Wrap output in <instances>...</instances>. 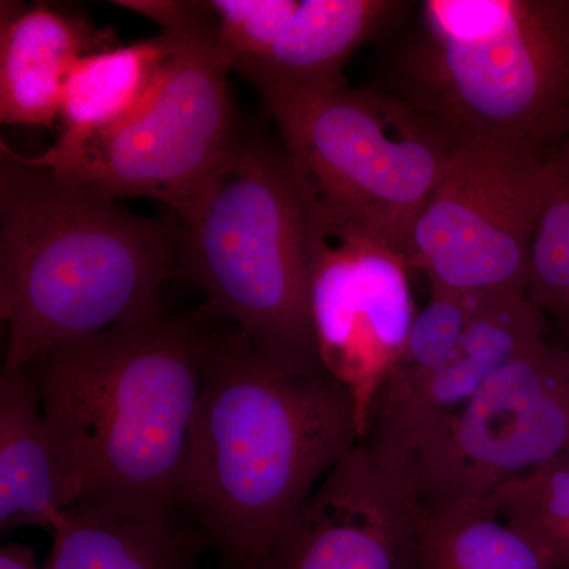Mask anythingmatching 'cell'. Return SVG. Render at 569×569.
Returning a JSON list of instances; mask_svg holds the SVG:
<instances>
[{
	"label": "cell",
	"mask_w": 569,
	"mask_h": 569,
	"mask_svg": "<svg viewBox=\"0 0 569 569\" xmlns=\"http://www.w3.org/2000/svg\"><path fill=\"white\" fill-rule=\"evenodd\" d=\"M200 538L176 516L74 505L52 531L44 569H192Z\"/></svg>",
	"instance_id": "e0dca14e"
},
{
	"label": "cell",
	"mask_w": 569,
	"mask_h": 569,
	"mask_svg": "<svg viewBox=\"0 0 569 569\" xmlns=\"http://www.w3.org/2000/svg\"><path fill=\"white\" fill-rule=\"evenodd\" d=\"M181 234L0 148L2 372L162 309Z\"/></svg>",
	"instance_id": "3957f363"
},
{
	"label": "cell",
	"mask_w": 569,
	"mask_h": 569,
	"mask_svg": "<svg viewBox=\"0 0 569 569\" xmlns=\"http://www.w3.org/2000/svg\"><path fill=\"white\" fill-rule=\"evenodd\" d=\"M73 507L54 438L28 370L0 377V530L54 531Z\"/></svg>",
	"instance_id": "9a60e30c"
},
{
	"label": "cell",
	"mask_w": 569,
	"mask_h": 569,
	"mask_svg": "<svg viewBox=\"0 0 569 569\" xmlns=\"http://www.w3.org/2000/svg\"><path fill=\"white\" fill-rule=\"evenodd\" d=\"M211 7L217 36L234 70L269 50L295 0H211Z\"/></svg>",
	"instance_id": "44dd1931"
},
{
	"label": "cell",
	"mask_w": 569,
	"mask_h": 569,
	"mask_svg": "<svg viewBox=\"0 0 569 569\" xmlns=\"http://www.w3.org/2000/svg\"><path fill=\"white\" fill-rule=\"evenodd\" d=\"M569 451V350L548 337L422 441L400 482L421 505L489 503Z\"/></svg>",
	"instance_id": "ba28073f"
},
{
	"label": "cell",
	"mask_w": 569,
	"mask_h": 569,
	"mask_svg": "<svg viewBox=\"0 0 569 569\" xmlns=\"http://www.w3.org/2000/svg\"><path fill=\"white\" fill-rule=\"evenodd\" d=\"M148 96L126 119L66 156H33L110 200L149 198L183 220L234 151L244 130L236 121L228 74L211 10L174 32Z\"/></svg>",
	"instance_id": "52a82bcc"
},
{
	"label": "cell",
	"mask_w": 569,
	"mask_h": 569,
	"mask_svg": "<svg viewBox=\"0 0 569 569\" xmlns=\"http://www.w3.org/2000/svg\"><path fill=\"white\" fill-rule=\"evenodd\" d=\"M310 227L309 318L318 359L351 399L361 440L418 317L406 254L350 230Z\"/></svg>",
	"instance_id": "30bf717a"
},
{
	"label": "cell",
	"mask_w": 569,
	"mask_h": 569,
	"mask_svg": "<svg viewBox=\"0 0 569 569\" xmlns=\"http://www.w3.org/2000/svg\"><path fill=\"white\" fill-rule=\"evenodd\" d=\"M0 569H44L39 567L28 546L7 545L0 549Z\"/></svg>",
	"instance_id": "7402d4cb"
},
{
	"label": "cell",
	"mask_w": 569,
	"mask_h": 569,
	"mask_svg": "<svg viewBox=\"0 0 569 569\" xmlns=\"http://www.w3.org/2000/svg\"><path fill=\"white\" fill-rule=\"evenodd\" d=\"M410 10L397 0H295L269 50L234 70L260 96L346 81L351 56L396 32Z\"/></svg>",
	"instance_id": "4fadbf2b"
},
{
	"label": "cell",
	"mask_w": 569,
	"mask_h": 569,
	"mask_svg": "<svg viewBox=\"0 0 569 569\" xmlns=\"http://www.w3.org/2000/svg\"><path fill=\"white\" fill-rule=\"evenodd\" d=\"M490 507L569 569V451L498 490Z\"/></svg>",
	"instance_id": "ffe728a7"
},
{
	"label": "cell",
	"mask_w": 569,
	"mask_h": 569,
	"mask_svg": "<svg viewBox=\"0 0 569 569\" xmlns=\"http://www.w3.org/2000/svg\"><path fill=\"white\" fill-rule=\"evenodd\" d=\"M392 47L389 92L456 137L549 159L569 141V0H426Z\"/></svg>",
	"instance_id": "277c9868"
},
{
	"label": "cell",
	"mask_w": 569,
	"mask_h": 569,
	"mask_svg": "<svg viewBox=\"0 0 569 569\" xmlns=\"http://www.w3.org/2000/svg\"><path fill=\"white\" fill-rule=\"evenodd\" d=\"M173 43L163 33L130 44H112L81 56L62 89V133L47 156H66L126 121L138 107L164 63Z\"/></svg>",
	"instance_id": "2e32d148"
},
{
	"label": "cell",
	"mask_w": 569,
	"mask_h": 569,
	"mask_svg": "<svg viewBox=\"0 0 569 569\" xmlns=\"http://www.w3.org/2000/svg\"><path fill=\"white\" fill-rule=\"evenodd\" d=\"M418 503L359 441L257 569H417Z\"/></svg>",
	"instance_id": "8fae6325"
},
{
	"label": "cell",
	"mask_w": 569,
	"mask_h": 569,
	"mask_svg": "<svg viewBox=\"0 0 569 569\" xmlns=\"http://www.w3.org/2000/svg\"><path fill=\"white\" fill-rule=\"evenodd\" d=\"M209 337L160 309L62 343L28 367L74 505L176 516Z\"/></svg>",
	"instance_id": "6da1fadb"
},
{
	"label": "cell",
	"mask_w": 569,
	"mask_h": 569,
	"mask_svg": "<svg viewBox=\"0 0 569 569\" xmlns=\"http://www.w3.org/2000/svg\"><path fill=\"white\" fill-rule=\"evenodd\" d=\"M359 441L353 399L325 370L284 369L238 329L211 332L181 508L224 560L257 569Z\"/></svg>",
	"instance_id": "7a4b0ae2"
},
{
	"label": "cell",
	"mask_w": 569,
	"mask_h": 569,
	"mask_svg": "<svg viewBox=\"0 0 569 569\" xmlns=\"http://www.w3.org/2000/svg\"><path fill=\"white\" fill-rule=\"evenodd\" d=\"M112 47L81 14L39 2L0 7V119L7 126L51 127L61 112L71 67Z\"/></svg>",
	"instance_id": "5bb4252c"
},
{
	"label": "cell",
	"mask_w": 569,
	"mask_h": 569,
	"mask_svg": "<svg viewBox=\"0 0 569 569\" xmlns=\"http://www.w3.org/2000/svg\"><path fill=\"white\" fill-rule=\"evenodd\" d=\"M548 160L511 142L458 137L406 254L430 293L526 296Z\"/></svg>",
	"instance_id": "9c48e42d"
},
{
	"label": "cell",
	"mask_w": 569,
	"mask_h": 569,
	"mask_svg": "<svg viewBox=\"0 0 569 569\" xmlns=\"http://www.w3.org/2000/svg\"><path fill=\"white\" fill-rule=\"evenodd\" d=\"M526 298L569 350V141L548 160V181L530 241Z\"/></svg>",
	"instance_id": "d6986e66"
},
{
	"label": "cell",
	"mask_w": 569,
	"mask_h": 569,
	"mask_svg": "<svg viewBox=\"0 0 569 569\" xmlns=\"http://www.w3.org/2000/svg\"><path fill=\"white\" fill-rule=\"evenodd\" d=\"M417 569L557 568L489 503H418Z\"/></svg>",
	"instance_id": "ac0fdd59"
},
{
	"label": "cell",
	"mask_w": 569,
	"mask_h": 569,
	"mask_svg": "<svg viewBox=\"0 0 569 569\" xmlns=\"http://www.w3.org/2000/svg\"><path fill=\"white\" fill-rule=\"evenodd\" d=\"M261 99L309 222L356 231L407 254L458 137L402 97L347 81Z\"/></svg>",
	"instance_id": "8992f818"
},
{
	"label": "cell",
	"mask_w": 569,
	"mask_h": 569,
	"mask_svg": "<svg viewBox=\"0 0 569 569\" xmlns=\"http://www.w3.org/2000/svg\"><path fill=\"white\" fill-rule=\"evenodd\" d=\"M548 331L526 296H489L458 346L425 369L387 378L361 440L367 451L400 481L419 445Z\"/></svg>",
	"instance_id": "7c38bea8"
},
{
	"label": "cell",
	"mask_w": 569,
	"mask_h": 569,
	"mask_svg": "<svg viewBox=\"0 0 569 569\" xmlns=\"http://www.w3.org/2000/svg\"><path fill=\"white\" fill-rule=\"evenodd\" d=\"M187 272L261 358L323 370L309 318V213L282 144L242 132L183 220Z\"/></svg>",
	"instance_id": "5b68a950"
}]
</instances>
